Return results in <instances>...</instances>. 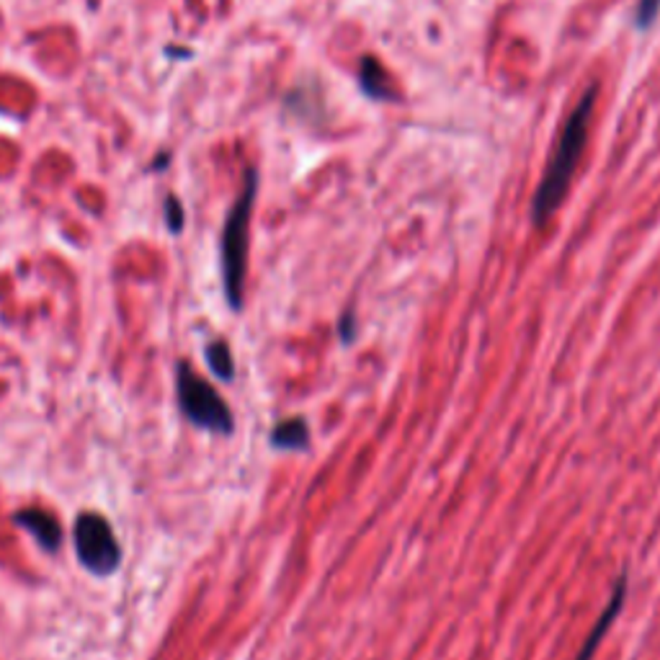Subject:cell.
Wrapping results in <instances>:
<instances>
[{"instance_id": "5b68a950", "label": "cell", "mask_w": 660, "mask_h": 660, "mask_svg": "<svg viewBox=\"0 0 660 660\" xmlns=\"http://www.w3.org/2000/svg\"><path fill=\"white\" fill-rule=\"evenodd\" d=\"M627 591H629V576L622 573V576L617 578V583H614V591H611V596H609V604L604 607L601 617H598V622H596L591 632H588V637H586V643H583V647H580V653L576 655V660H593V655H596V647H598L601 640L607 637L609 627L617 622L619 611H622V607H625Z\"/></svg>"}, {"instance_id": "6da1fadb", "label": "cell", "mask_w": 660, "mask_h": 660, "mask_svg": "<svg viewBox=\"0 0 660 660\" xmlns=\"http://www.w3.org/2000/svg\"><path fill=\"white\" fill-rule=\"evenodd\" d=\"M596 96H598V85H588V91L580 96V101L576 103V109L570 111V117H568L565 127H562L555 155H552L550 166L544 170L540 188H537L534 202H531V220H534V225H544L550 220L560 209L562 199L568 196V188H570L573 173L578 168V160H580L583 148H586Z\"/></svg>"}, {"instance_id": "7a4b0ae2", "label": "cell", "mask_w": 660, "mask_h": 660, "mask_svg": "<svg viewBox=\"0 0 660 660\" xmlns=\"http://www.w3.org/2000/svg\"><path fill=\"white\" fill-rule=\"evenodd\" d=\"M255 191H258V173L255 168H248L243 191L233 204L222 230V282L233 310L243 307V287H245V269H248V233H251Z\"/></svg>"}, {"instance_id": "7c38bea8", "label": "cell", "mask_w": 660, "mask_h": 660, "mask_svg": "<svg viewBox=\"0 0 660 660\" xmlns=\"http://www.w3.org/2000/svg\"><path fill=\"white\" fill-rule=\"evenodd\" d=\"M339 330H340V339L346 340V343H351V340H354L356 328H354V315H351V312H346V315H343Z\"/></svg>"}, {"instance_id": "9c48e42d", "label": "cell", "mask_w": 660, "mask_h": 660, "mask_svg": "<svg viewBox=\"0 0 660 660\" xmlns=\"http://www.w3.org/2000/svg\"><path fill=\"white\" fill-rule=\"evenodd\" d=\"M206 361L212 367V372L222 382H230L235 377V361H233V351L225 340H212L206 346Z\"/></svg>"}, {"instance_id": "277c9868", "label": "cell", "mask_w": 660, "mask_h": 660, "mask_svg": "<svg viewBox=\"0 0 660 660\" xmlns=\"http://www.w3.org/2000/svg\"><path fill=\"white\" fill-rule=\"evenodd\" d=\"M75 550L78 560L96 576H109L121 562L117 537L109 521L99 513H81L75 521Z\"/></svg>"}, {"instance_id": "ba28073f", "label": "cell", "mask_w": 660, "mask_h": 660, "mask_svg": "<svg viewBox=\"0 0 660 660\" xmlns=\"http://www.w3.org/2000/svg\"><path fill=\"white\" fill-rule=\"evenodd\" d=\"M272 444L276 449H307L310 444V428L302 418H292L279 424L272 431Z\"/></svg>"}, {"instance_id": "52a82bcc", "label": "cell", "mask_w": 660, "mask_h": 660, "mask_svg": "<svg viewBox=\"0 0 660 660\" xmlns=\"http://www.w3.org/2000/svg\"><path fill=\"white\" fill-rule=\"evenodd\" d=\"M359 85L372 99H389L387 75L374 57H364L359 65Z\"/></svg>"}, {"instance_id": "8fae6325", "label": "cell", "mask_w": 660, "mask_h": 660, "mask_svg": "<svg viewBox=\"0 0 660 660\" xmlns=\"http://www.w3.org/2000/svg\"><path fill=\"white\" fill-rule=\"evenodd\" d=\"M168 222H170V230L173 233H178L181 230V225H184V212H181V206L176 199H170L168 202Z\"/></svg>"}, {"instance_id": "30bf717a", "label": "cell", "mask_w": 660, "mask_h": 660, "mask_svg": "<svg viewBox=\"0 0 660 660\" xmlns=\"http://www.w3.org/2000/svg\"><path fill=\"white\" fill-rule=\"evenodd\" d=\"M660 14V0H637V8H635V26L637 29H650L655 24V18Z\"/></svg>"}, {"instance_id": "8992f818", "label": "cell", "mask_w": 660, "mask_h": 660, "mask_svg": "<svg viewBox=\"0 0 660 660\" xmlns=\"http://www.w3.org/2000/svg\"><path fill=\"white\" fill-rule=\"evenodd\" d=\"M16 524L24 526L47 552H54L60 547V542H62V529L57 524V519L52 513H47L44 508H24V511H18Z\"/></svg>"}, {"instance_id": "3957f363", "label": "cell", "mask_w": 660, "mask_h": 660, "mask_svg": "<svg viewBox=\"0 0 660 660\" xmlns=\"http://www.w3.org/2000/svg\"><path fill=\"white\" fill-rule=\"evenodd\" d=\"M176 389H178V406L191 424L202 426V428L215 431V434H233L235 424H233L230 407L225 406L217 389L209 382H204L187 361L178 364Z\"/></svg>"}]
</instances>
